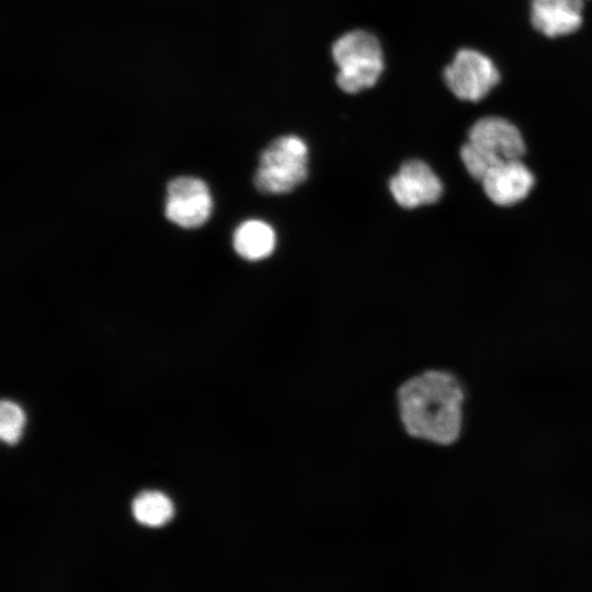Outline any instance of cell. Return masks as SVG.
Segmentation results:
<instances>
[{"mask_svg":"<svg viewBox=\"0 0 592 592\" xmlns=\"http://www.w3.org/2000/svg\"><path fill=\"white\" fill-rule=\"evenodd\" d=\"M465 405V386L447 369L429 368L410 375L394 392L395 413L403 433L437 447H448L460 439Z\"/></svg>","mask_w":592,"mask_h":592,"instance_id":"obj_1","label":"cell"},{"mask_svg":"<svg viewBox=\"0 0 592 592\" xmlns=\"http://www.w3.org/2000/svg\"><path fill=\"white\" fill-rule=\"evenodd\" d=\"M524 152L523 136L513 123L500 116H485L470 127L459 155L470 177L480 182L493 166L521 159Z\"/></svg>","mask_w":592,"mask_h":592,"instance_id":"obj_2","label":"cell"},{"mask_svg":"<svg viewBox=\"0 0 592 592\" xmlns=\"http://www.w3.org/2000/svg\"><path fill=\"white\" fill-rule=\"evenodd\" d=\"M339 88L346 93H357L374 87L382 76L385 61L378 38L364 30H353L341 35L332 45Z\"/></svg>","mask_w":592,"mask_h":592,"instance_id":"obj_3","label":"cell"},{"mask_svg":"<svg viewBox=\"0 0 592 592\" xmlns=\"http://www.w3.org/2000/svg\"><path fill=\"white\" fill-rule=\"evenodd\" d=\"M307 175V144L299 136L284 135L260 155L254 185L264 194H285L300 185Z\"/></svg>","mask_w":592,"mask_h":592,"instance_id":"obj_4","label":"cell"},{"mask_svg":"<svg viewBox=\"0 0 592 592\" xmlns=\"http://www.w3.org/2000/svg\"><path fill=\"white\" fill-rule=\"evenodd\" d=\"M443 78L456 98L478 102L499 83L500 72L483 53L474 48H462L445 67Z\"/></svg>","mask_w":592,"mask_h":592,"instance_id":"obj_5","label":"cell"},{"mask_svg":"<svg viewBox=\"0 0 592 592\" xmlns=\"http://www.w3.org/2000/svg\"><path fill=\"white\" fill-rule=\"evenodd\" d=\"M213 209V198L206 183L194 177H179L167 186L164 215L182 228L205 224Z\"/></svg>","mask_w":592,"mask_h":592,"instance_id":"obj_6","label":"cell"},{"mask_svg":"<svg viewBox=\"0 0 592 592\" xmlns=\"http://www.w3.org/2000/svg\"><path fill=\"white\" fill-rule=\"evenodd\" d=\"M389 191L401 207L414 208L437 202L443 184L428 163L411 159L405 161L390 178Z\"/></svg>","mask_w":592,"mask_h":592,"instance_id":"obj_7","label":"cell"},{"mask_svg":"<svg viewBox=\"0 0 592 592\" xmlns=\"http://www.w3.org/2000/svg\"><path fill=\"white\" fill-rule=\"evenodd\" d=\"M480 182L492 203L499 206H511L530 194L535 178L521 159H512L493 166Z\"/></svg>","mask_w":592,"mask_h":592,"instance_id":"obj_8","label":"cell"},{"mask_svg":"<svg viewBox=\"0 0 592 592\" xmlns=\"http://www.w3.org/2000/svg\"><path fill=\"white\" fill-rule=\"evenodd\" d=\"M583 7V0H531V23L547 37L569 35L581 27Z\"/></svg>","mask_w":592,"mask_h":592,"instance_id":"obj_9","label":"cell"},{"mask_svg":"<svg viewBox=\"0 0 592 592\" xmlns=\"http://www.w3.org/2000/svg\"><path fill=\"white\" fill-rule=\"evenodd\" d=\"M275 244L276 235L273 227L260 219H248L241 223L232 236L235 251L249 261L270 257Z\"/></svg>","mask_w":592,"mask_h":592,"instance_id":"obj_10","label":"cell"},{"mask_svg":"<svg viewBox=\"0 0 592 592\" xmlns=\"http://www.w3.org/2000/svg\"><path fill=\"white\" fill-rule=\"evenodd\" d=\"M135 519L147 526H161L169 522L174 508L170 499L160 492H144L133 502Z\"/></svg>","mask_w":592,"mask_h":592,"instance_id":"obj_11","label":"cell"},{"mask_svg":"<svg viewBox=\"0 0 592 592\" xmlns=\"http://www.w3.org/2000/svg\"><path fill=\"white\" fill-rule=\"evenodd\" d=\"M25 424L23 410L14 402L2 400L0 406V436L8 444L16 443Z\"/></svg>","mask_w":592,"mask_h":592,"instance_id":"obj_12","label":"cell"}]
</instances>
